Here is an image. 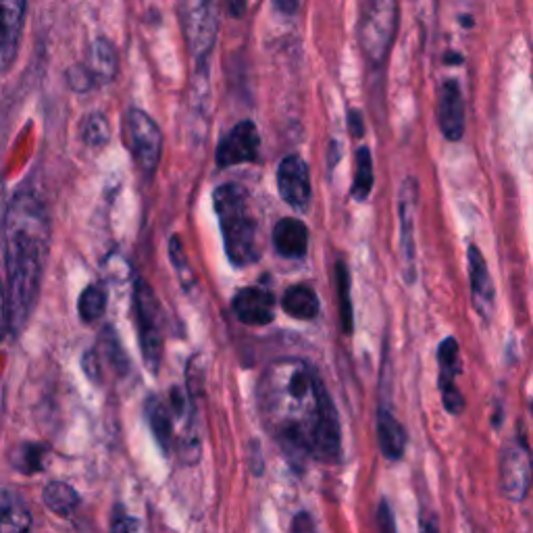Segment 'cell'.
I'll list each match as a JSON object with an SVG mask.
<instances>
[{
  "label": "cell",
  "mask_w": 533,
  "mask_h": 533,
  "mask_svg": "<svg viewBox=\"0 0 533 533\" xmlns=\"http://www.w3.org/2000/svg\"><path fill=\"white\" fill-rule=\"evenodd\" d=\"M259 413L271 438L294 465L340 459L336 406L319 375L300 359H279L259 379Z\"/></svg>",
  "instance_id": "cell-1"
},
{
  "label": "cell",
  "mask_w": 533,
  "mask_h": 533,
  "mask_svg": "<svg viewBox=\"0 0 533 533\" xmlns=\"http://www.w3.org/2000/svg\"><path fill=\"white\" fill-rule=\"evenodd\" d=\"M5 244L9 327L13 334H19L36 307L50 246L48 213L44 202L32 192H19L11 200Z\"/></svg>",
  "instance_id": "cell-2"
},
{
  "label": "cell",
  "mask_w": 533,
  "mask_h": 533,
  "mask_svg": "<svg viewBox=\"0 0 533 533\" xmlns=\"http://www.w3.org/2000/svg\"><path fill=\"white\" fill-rule=\"evenodd\" d=\"M213 205L230 263L234 267L257 263L261 257L259 223L250 209L246 190L238 184H223L213 192Z\"/></svg>",
  "instance_id": "cell-3"
},
{
  "label": "cell",
  "mask_w": 533,
  "mask_h": 533,
  "mask_svg": "<svg viewBox=\"0 0 533 533\" xmlns=\"http://www.w3.org/2000/svg\"><path fill=\"white\" fill-rule=\"evenodd\" d=\"M398 30L396 0H365L359 25V42L363 55L373 67L384 65Z\"/></svg>",
  "instance_id": "cell-4"
},
{
  "label": "cell",
  "mask_w": 533,
  "mask_h": 533,
  "mask_svg": "<svg viewBox=\"0 0 533 533\" xmlns=\"http://www.w3.org/2000/svg\"><path fill=\"white\" fill-rule=\"evenodd\" d=\"M136 321L140 334L142 357L150 373H159L163 357V327H161V304L157 294L152 292L148 282L138 279L134 288Z\"/></svg>",
  "instance_id": "cell-5"
},
{
  "label": "cell",
  "mask_w": 533,
  "mask_h": 533,
  "mask_svg": "<svg viewBox=\"0 0 533 533\" xmlns=\"http://www.w3.org/2000/svg\"><path fill=\"white\" fill-rule=\"evenodd\" d=\"M533 484V459L523 438L511 442L500 454L498 463V488L500 494L511 502H523Z\"/></svg>",
  "instance_id": "cell-6"
},
{
  "label": "cell",
  "mask_w": 533,
  "mask_h": 533,
  "mask_svg": "<svg viewBox=\"0 0 533 533\" xmlns=\"http://www.w3.org/2000/svg\"><path fill=\"white\" fill-rule=\"evenodd\" d=\"M123 128L138 167L148 175L155 173L163 152V134L159 130V125L144 111L130 109L125 113Z\"/></svg>",
  "instance_id": "cell-7"
},
{
  "label": "cell",
  "mask_w": 533,
  "mask_h": 533,
  "mask_svg": "<svg viewBox=\"0 0 533 533\" xmlns=\"http://www.w3.org/2000/svg\"><path fill=\"white\" fill-rule=\"evenodd\" d=\"M184 30L190 53L198 65L205 63L217 36L215 0H182Z\"/></svg>",
  "instance_id": "cell-8"
},
{
  "label": "cell",
  "mask_w": 533,
  "mask_h": 533,
  "mask_svg": "<svg viewBox=\"0 0 533 533\" xmlns=\"http://www.w3.org/2000/svg\"><path fill=\"white\" fill-rule=\"evenodd\" d=\"M419 205V182L415 177H406L398 192V215H400V261L402 277L406 284L417 279L415 267V215Z\"/></svg>",
  "instance_id": "cell-9"
},
{
  "label": "cell",
  "mask_w": 533,
  "mask_h": 533,
  "mask_svg": "<svg viewBox=\"0 0 533 533\" xmlns=\"http://www.w3.org/2000/svg\"><path fill=\"white\" fill-rule=\"evenodd\" d=\"M259 146L261 138L257 132V125L252 121H242L236 128L225 134L217 146V165L221 169L234 167L242 163H257L259 159Z\"/></svg>",
  "instance_id": "cell-10"
},
{
  "label": "cell",
  "mask_w": 533,
  "mask_h": 533,
  "mask_svg": "<svg viewBox=\"0 0 533 533\" xmlns=\"http://www.w3.org/2000/svg\"><path fill=\"white\" fill-rule=\"evenodd\" d=\"M277 188L279 196L286 205L296 211H304L311 205V171L298 155L286 157L277 169Z\"/></svg>",
  "instance_id": "cell-11"
},
{
  "label": "cell",
  "mask_w": 533,
  "mask_h": 533,
  "mask_svg": "<svg viewBox=\"0 0 533 533\" xmlns=\"http://www.w3.org/2000/svg\"><path fill=\"white\" fill-rule=\"evenodd\" d=\"M28 0H0V73L13 67L23 34Z\"/></svg>",
  "instance_id": "cell-12"
},
{
  "label": "cell",
  "mask_w": 533,
  "mask_h": 533,
  "mask_svg": "<svg viewBox=\"0 0 533 533\" xmlns=\"http://www.w3.org/2000/svg\"><path fill=\"white\" fill-rule=\"evenodd\" d=\"M438 363H440V390L444 398V409L450 415H463L465 411V396L456 388V377L461 375V357H459V342L454 338H446L438 348Z\"/></svg>",
  "instance_id": "cell-13"
},
{
  "label": "cell",
  "mask_w": 533,
  "mask_h": 533,
  "mask_svg": "<svg viewBox=\"0 0 533 533\" xmlns=\"http://www.w3.org/2000/svg\"><path fill=\"white\" fill-rule=\"evenodd\" d=\"M438 121L446 140L459 142L465 136V98L461 84L456 80H446L440 90Z\"/></svg>",
  "instance_id": "cell-14"
},
{
  "label": "cell",
  "mask_w": 533,
  "mask_h": 533,
  "mask_svg": "<svg viewBox=\"0 0 533 533\" xmlns=\"http://www.w3.org/2000/svg\"><path fill=\"white\" fill-rule=\"evenodd\" d=\"M467 263H469V279H471V294L475 309L481 317L490 319L496 300V290L488 263L475 244H471L467 250Z\"/></svg>",
  "instance_id": "cell-15"
},
{
  "label": "cell",
  "mask_w": 533,
  "mask_h": 533,
  "mask_svg": "<svg viewBox=\"0 0 533 533\" xmlns=\"http://www.w3.org/2000/svg\"><path fill=\"white\" fill-rule=\"evenodd\" d=\"M234 313L246 325H269L275 319V296L259 286L244 288L234 296Z\"/></svg>",
  "instance_id": "cell-16"
},
{
  "label": "cell",
  "mask_w": 533,
  "mask_h": 533,
  "mask_svg": "<svg viewBox=\"0 0 533 533\" xmlns=\"http://www.w3.org/2000/svg\"><path fill=\"white\" fill-rule=\"evenodd\" d=\"M273 246L286 259H302L309 248V230L300 219L286 217L275 225Z\"/></svg>",
  "instance_id": "cell-17"
},
{
  "label": "cell",
  "mask_w": 533,
  "mask_h": 533,
  "mask_svg": "<svg viewBox=\"0 0 533 533\" xmlns=\"http://www.w3.org/2000/svg\"><path fill=\"white\" fill-rule=\"evenodd\" d=\"M377 442H379V450H382V454L388 461H400L404 456V448H406L404 427L388 409H379Z\"/></svg>",
  "instance_id": "cell-18"
},
{
  "label": "cell",
  "mask_w": 533,
  "mask_h": 533,
  "mask_svg": "<svg viewBox=\"0 0 533 533\" xmlns=\"http://www.w3.org/2000/svg\"><path fill=\"white\" fill-rule=\"evenodd\" d=\"M32 527L28 506L9 490L0 488V533H21Z\"/></svg>",
  "instance_id": "cell-19"
},
{
  "label": "cell",
  "mask_w": 533,
  "mask_h": 533,
  "mask_svg": "<svg viewBox=\"0 0 533 533\" xmlns=\"http://www.w3.org/2000/svg\"><path fill=\"white\" fill-rule=\"evenodd\" d=\"M282 309L300 321H309L319 315V298L311 286H292L282 296Z\"/></svg>",
  "instance_id": "cell-20"
},
{
  "label": "cell",
  "mask_w": 533,
  "mask_h": 533,
  "mask_svg": "<svg viewBox=\"0 0 533 533\" xmlns=\"http://www.w3.org/2000/svg\"><path fill=\"white\" fill-rule=\"evenodd\" d=\"M88 69L92 71L94 80L96 82H111L117 73V50L115 46L105 40V38H98L92 44L90 50V65Z\"/></svg>",
  "instance_id": "cell-21"
},
{
  "label": "cell",
  "mask_w": 533,
  "mask_h": 533,
  "mask_svg": "<svg viewBox=\"0 0 533 533\" xmlns=\"http://www.w3.org/2000/svg\"><path fill=\"white\" fill-rule=\"evenodd\" d=\"M42 498H44V504L48 506L50 511H53L55 515L65 517V519L71 517L73 511L78 509V504H80L78 492H75L71 486L63 484V481H50V484L42 492Z\"/></svg>",
  "instance_id": "cell-22"
},
{
  "label": "cell",
  "mask_w": 533,
  "mask_h": 533,
  "mask_svg": "<svg viewBox=\"0 0 533 533\" xmlns=\"http://www.w3.org/2000/svg\"><path fill=\"white\" fill-rule=\"evenodd\" d=\"M146 415L152 427V434H155L157 442L161 444L163 452H169L171 446V434H173V415L169 413L167 406L159 398H150L146 404Z\"/></svg>",
  "instance_id": "cell-23"
},
{
  "label": "cell",
  "mask_w": 533,
  "mask_h": 533,
  "mask_svg": "<svg viewBox=\"0 0 533 533\" xmlns=\"http://www.w3.org/2000/svg\"><path fill=\"white\" fill-rule=\"evenodd\" d=\"M373 159H371V150L367 146H361L357 150V169H354V182H352V198L354 200H367L371 190H373Z\"/></svg>",
  "instance_id": "cell-24"
},
{
  "label": "cell",
  "mask_w": 533,
  "mask_h": 533,
  "mask_svg": "<svg viewBox=\"0 0 533 533\" xmlns=\"http://www.w3.org/2000/svg\"><path fill=\"white\" fill-rule=\"evenodd\" d=\"M48 454V448L42 444H21L11 454V465L25 475H32L44 469V459Z\"/></svg>",
  "instance_id": "cell-25"
},
{
  "label": "cell",
  "mask_w": 533,
  "mask_h": 533,
  "mask_svg": "<svg viewBox=\"0 0 533 533\" xmlns=\"http://www.w3.org/2000/svg\"><path fill=\"white\" fill-rule=\"evenodd\" d=\"M105 309H107V290H105V286H100V284L88 286L82 292L80 302H78V311H80L82 321L92 323V321L100 319V317L105 315Z\"/></svg>",
  "instance_id": "cell-26"
},
{
  "label": "cell",
  "mask_w": 533,
  "mask_h": 533,
  "mask_svg": "<svg viewBox=\"0 0 533 533\" xmlns=\"http://www.w3.org/2000/svg\"><path fill=\"white\" fill-rule=\"evenodd\" d=\"M336 282H338V298H340V317L344 334H352V302H350V275L344 263L336 267Z\"/></svg>",
  "instance_id": "cell-27"
},
{
  "label": "cell",
  "mask_w": 533,
  "mask_h": 533,
  "mask_svg": "<svg viewBox=\"0 0 533 533\" xmlns=\"http://www.w3.org/2000/svg\"><path fill=\"white\" fill-rule=\"evenodd\" d=\"M111 138L109 121L103 113H94L84 123V142L94 148H103Z\"/></svg>",
  "instance_id": "cell-28"
},
{
  "label": "cell",
  "mask_w": 533,
  "mask_h": 533,
  "mask_svg": "<svg viewBox=\"0 0 533 533\" xmlns=\"http://www.w3.org/2000/svg\"><path fill=\"white\" fill-rule=\"evenodd\" d=\"M169 248H171V259H173V263H175V267H177V273H180V279H182V282H184V286L188 288L190 286V267H188V259H186V252H184V248H182V242H180V238H171V242H169Z\"/></svg>",
  "instance_id": "cell-29"
},
{
  "label": "cell",
  "mask_w": 533,
  "mask_h": 533,
  "mask_svg": "<svg viewBox=\"0 0 533 533\" xmlns=\"http://www.w3.org/2000/svg\"><path fill=\"white\" fill-rule=\"evenodd\" d=\"M67 80H69V86L75 90V92H86L94 86V75L88 67L84 65H78V67H71L69 69V75H67Z\"/></svg>",
  "instance_id": "cell-30"
},
{
  "label": "cell",
  "mask_w": 533,
  "mask_h": 533,
  "mask_svg": "<svg viewBox=\"0 0 533 533\" xmlns=\"http://www.w3.org/2000/svg\"><path fill=\"white\" fill-rule=\"evenodd\" d=\"M9 311H7V290L0 284V340L9 332Z\"/></svg>",
  "instance_id": "cell-31"
},
{
  "label": "cell",
  "mask_w": 533,
  "mask_h": 533,
  "mask_svg": "<svg viewBox=\"0 0 533 533\" xmlns=\"http://www.w3.org/2000/svg\"><path fill=\"white\" fill-rule=\"evenodd\" d=\"M348 128H350V134L354 138H363V134H365V121H363L361 111H357V109L348 111Z\"/></svg>",
  "instance_id": "cell-32"
},
{
  "label": "cell",
  "mask_w": 533,
  "mask_h": 533,
  "mask_svg": "<svg viewBox=\"0 0 533 533\" xmlns=\"http://www.w3.org/2000/svg\"><path fill=\"white\" fill-rule=\"evenodd\" d=\"M377 521H379V527L386 529V531H394V529H396V523H394V519H392V511H390V504H388V502H382V504H379Z\"/></svg>",
  "instance_id": "cell-33"
},
{
  "label": "cell",
  "mask_w": 533,
  "mask_h": 533,
  "mask_svg": "<svg viewBox=\"0 0 533 533\" xmlns=\"http://www.w3.org/2000/svg\"><path fill=\"white\" fill-rule=\"evenodd\" d=\"M113 529L115 531H134V529H140V523L134 517L123 515V517L113 519Z\"/></svg>",
  "instance_id": "cell-34"
},
{
  "label": "cell",
  "mask_w": 533,
  "mask_h": 533,
  "mask_svg": "<svg viewBox=\"0 0 533 533\" xmlns=\"http://www.w3.org/2000/svg\"><path fill=\"white\" fill-rule=\"evenodd\" d=\"M225 3L234 17H242L246 13V0H225Z\"/></svg>",
  "instance_id": "cell-35"
},
{
  "label": "cell",
  "mask_w": 533,
  "mask_h": 533,
  "mask_svg": "<svg viewBox=\"0 0 533 533\" xmlns=\"http://www.w3.org/2000/svg\"><path fill=\"white\" fill-rule=\"evenodd\" d=\"M275 7L282 13H286V15H292V13H296L298 0H275Z\"/></svg>",
  "instance_id": "cell-36"
},
{
  "label": "cell",
  "mask_w": 533,
  "mask_h": 533,
  "mask_svg": "<svg viewBox=\"0 0 533 533\" xmlns=\"http://www.w3.org/2000/svg\"><path fill=\"white\" fill-rule=\"evenodd\" d=\"M292 529H294V531H298V529H313L311 517H309V515H298L296 521H294V525H292Z\"/></svg>",
  "instance_id": "cell-37"
},
{
  "label": "cell",
  "mask_w": 533,
  "mask_h": 533,
  "mask_svg": "<svg viewBox=\"0 0 533 533\" xmlns=\"http://www.w3.org/2000/svg\"><path fill=\"white\" fill-rule=\"evenodd\" d=\"M444 61H446V63H463V57H461V55H454V53H448Z\"/></svg>",
  "instance_id": "cell-38"
},
{
  "label": "cell",
  "mask_w": 533,
  "mask_h": 533,
  "mask_svg": "<svg viewBox=\"0 0 533 533\" xmlns=\"http://www.w3.org/2000/svg\"><path fill=\"white\" fill-rule=\"evenodd\" d=\"M463 28H473V19L471 17H461Z\"/></svg>",
  "instance_id": "cell-39"
},
{
  "label": "cell",
  "mask_w": 533,
  "mask_h": 533,
  "mask_svg": "<svg viewBox=\"0 0 533 533\" xmlns=\"http://www.w3.org/2000/svg\"><path fill=\"white\" fill-rule=\"evenodd\" d=\"M531 413H533V400H531Z\"/></svg>",
  "instance_id": "cell-40"
}]
</instances>
